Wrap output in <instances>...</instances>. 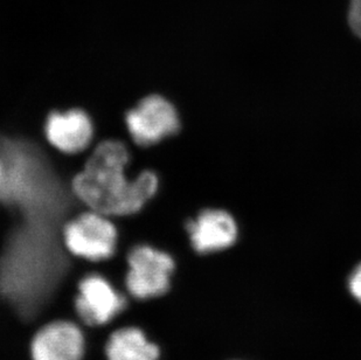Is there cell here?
<instances>
[{"label": "cell", "mask_w": 361, "mask_h": 360, "mask_svg": "<svg viewBox=\"0 0 361 360\" xmlns=\"http://www.w3.org/2000/svg\"><path fill=\"white\" fill-rule=\"evenodd\" d=\"M126 290L115 286L109 277L97 270L85 272L78 282L74 311L82 328L109 325L129 306Z\"/></svg>", "instance_id": "3957f363"}, {"label": "cell", "mask_w": 361, "mask_h": 360, "mask_svg": "<svg viewBox=\"0 0 361 360\" xmlns=\"http://www.w3.org/2000/svg\"><path fill=\"white\" fill-rule=\"evenodd\" d=\"M104 354L106 360H159L161 347L140 326H121L108 337Z\"/></svg>", "instance_id": "9c48e42d"}, {"label": "cell", "mask_w": 361, "mask_h": 360, "mask_svg": "<svg viewBox=\"0 0 361 360\" xmlns=\"http://www.w3.org/2000/svg\"><path fill=\"white\" fill-rule=\"evenodd\" d=\"M85 330L78 322L66 318L49 320L32 337V360H83Z\"/></svg>", "instance_id": "5b68a950"}, {"label": "cell", "mask_w": 361, "mask_h": 360, "mask_svg": "<svg viewBox=\"0 0 361 360\" xmlns=\"http://www.w3.org/2000/svg\"><path fill=\"white\" fill-rule=\"evenodd\" d=\"M106 215L85 213L69 221L62 232V244L73 258L99 265L109 261L118 249V232Z\"/></svg>", "instance_id": "277c9868"}, {"label": "cell", "mask_w": 361, "mask_h": 360, "mask_svg": "<svg viewBox=\"0 0 361 360\" xmlns=\"http://www.w3.org/2000/svg\"><path fill=\"white\" fill-rule=\"evenodd\" d=\"M126 262L124 290L131 299L149 301L170 292L177 270V261L170 252L140 242L130 247Z\"/></svg>", "instance_id": "7a4b0ae2"}, {"label": "cell", "mask_w": 361, "mask_h": 360, "mask_svg": "<svg viewBox=\"0 0 361 360\" xmlns=\"http://www.w3.org/2000/svg\"><path fill=\"white\" fill-rule=\"evenodd\" d=\"M348 289L352 296L361 303V263L352 272L348 279Z\"/></svg>", "instance_id": "8fae6325"}, {"label": "cell", "mask_w": 361, "mask_h": 360, "mask_svg": "<svg viewBox=\"0 0 361 360\" xmlns=\"http://www.w3.org/2000/svg\"><path fill=\"white\" fill-rule=\"evenodd\" d=\"M348 19L353 33L361 39V0H351Z\"/></svg>", "instance_id": "30bf717a"}, {"label": "cell", "mask_w": 361, "mask_h": 360, "mask_svg": "<svg viewBox=\"0 0 361 360\" xmlns=\"http://www.w3.org/2000/svg\"><path fill=\"white\" fill-rule=\"evenodd\" d=\"M48 140L63 152H79L90 143L92 126L88 116L80 110L55 112L46 126Z\"/></svg>", "instance_id": "ba28073f"}, {"label": "cell", "mask_w": 361, "mask_h": 360, "mask_svg": "<svg viewBox=\"0 0 361 360\" xmlns=\"http://www.w3.org/2000/svg\"><path fill=\"white\" fill-rule=\"evenodd\" d=\"M128 150L120 142L101 144L74 179L78 197L99 215L120 217L140 211L157 190L158 180L151 172L128 179Z\"/></svg>", "instance_id": "6da1fadb"}, {"label": "cell", "mask_w": 361, "mask_h": 360, "mask_svg": "<svg viewBox=\"0 0 361 360\" xmlns=\"http://www.w3.org/2000/svg\"><path fill=\"white\" fill-rule=\"evenodd\" d=\"M126 126L137 143L150 145L176 133L179 119L166 100L150 96L126 115Z\"/></svg>", "instance_id": "8992f818"}, {"label": "cell", "mask_w": 361, "mask_h": 360, "mask_svg": "<svg viewBox=\"0 0 361 360\" xmlns=\"http://www.w3.org/2000/svg\"><path fill=\"white\" fill-rule=\"evenodd\" d=\"M192 249L199 255L222 252L239 236L235 219L222 210H206L186 224Z\"/></svg>", "instance_id": "52a82bcc"}]
</instances>
